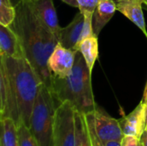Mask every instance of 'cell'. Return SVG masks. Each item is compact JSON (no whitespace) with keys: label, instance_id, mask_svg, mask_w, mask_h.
Returning <instances> with one entry per match:
<instances>
[{"label":"cell","instance_id":"cell-9","mask_svg":"<svg viewBox=\"0 0 147 146\" xmlns=\"http://www.w3.org/2000/svg\"><path fill=\"white\" fill-rule=\"evenodd\" d=\"M30 3L40 22L59 41L62 28H60L59 24L58 15L53 5V1L35 0Z\"/></svg>","mask_w":147,"mask_h":146},{"label":"cell","instance_id":"cell-24","mask_svg":"<svg viewBox=\"0 0 147 146\" xmlns=\"http://www.w3.org/2000/svg\"><path fill=\"white\" fill-rule=\"evenodd\" d=\"M142 102L147 106V83L146 88H145V91H144V96H143V99Z\"/></svg>","mask_w":147,"mask_h":146},{"label":"cell","instance_id":"cell-15","mask_svg":"<svg viewBox=\"0 0 147 146\" xmlns=\"http://www.w3.org/2000/svg\"><path fill=\"white\" fill-rule=\"evenodd\" d=\"M0 146H21L18 137V128L15 121L10 118H4L0 120Z\"/></svg>","mask_w":147,"mask_h":146},{"label":"cell","instance_id":"cell-12","mask_svg":"<svg viewBox=\"0 0 147 146\" xmlns=\"http://www.w3.org/2000/svg\"><path fill=\"white\" fill-rule=\"evenodd\" d=\"M116 9L134 23L146 35L147 39V30L146 21L142 10V4L145 0H115Z\"/></svg>","mask_w":147,"mask_h":146},{"label":"cell","instance_id":"cell-7","mask_svg":"<svg viewBox=\"0 0 147 146\" xmlns=\"http://www.w3.org/2000/svg\"><path fill=\"white\" fill-rule=\"evenodd\" d=\"M77 51L68 49L63 46L59 42L55 46L51 53L47 65L53 77L65 78L72 71Z\"/></svg>","mask_w":147,"mask_h":146},{"label":"cell","instance_id":"cell-18","mask_svg":"<svg viewBox=\"0 0 147 146\" xmlns=\"http://www.w3.org/2000/svg\"><path fill=\"white\" fill-rule=\"evenodd\" d=\"M17 128L21 146H39L28 126L24 124H21Z\"/></svg>","mask_w":147,"mask_h":146},{"label":"cell","instance_id":"cell-19","mask_svg":"<svg viewBox=\"0 0 147 146\" xmlns=\"http://www.w3.org/2000/svg\"><path fill=\"white\" fill-rule=\"evenodd\" d=\"M79 11L83 15H94V11L100 0H77Z\"/></svg>","mask_w":147,"mask_h":146},{"label":"cell","instance_id":"cell-4","mask_svg":"<svg viewBox=\"0 0 147 146\" xmlns=\"http://www.w3.org/2000/svg\"><path fill=\"white\" fill-rule=\"evenodd\" d=\"M58 106L51 89L46 84L41 83L34 104L28 127L39 146H54L53 121Z\"/></svg>","mask_w":147,"mask_h":146},{"label":"cell","instance_id":"cell-26","mask_svg":"<svg viewBox=\"0 0 147 146\" xmlns=\"http://www.w3.org/2000/svg\"><path fill=\"white\" fill-rule=\"evenodd\" d=\"M145 3L146 4V6H147V0H145Z\"/></svg>","mask_w":147,"mask_h":146},{"label":"cell","instance_id":"cell-22","mask_svg":"<svg viewBox=\"0 0 147 146\" xmlns=\"http://www.w3.org/2000/svg\"><path fill=\"white\" fill-rule=\"evenodd\" d=\"M62 2L65 3L66 4L71 6V7H74V8H78V3L77 0H61Z\"/></svg>","mask_w":147,"mask_h":146},{"label":"cell","instance_id":"cell-13","mask_svg":"<svg viewBox=\"0 0 147 146\" xmlns=\"http://www.w3.org/2000/svg\"><path fill=\"white\" fill-rule=\"evenodd\" d=\"M115 0H100L93 15V29L98 36L116 11Z\"/></svg>","mask_w":147,"mask_h":146},{"label":"cell","instance_id":"cell-1","mask_svg":"<svg viewBox=\"0 0 147 146\" xmlns=\"http://www.w3.org/2000/svg\"><path fill=\"white\" fill-rule=\"evenodd\" d=\"M41 84L26 58H0V120L12 119L17 127H29L34 104Z\"/></svg>","mask_w":147,"mask_h":146},{"label":"cell","instance_id":"cell-11","mask_svg":"<svg viewBox=\"0 0 147 146\" xmlns=\"http://www.w3.org/2000/svg\"><path fill=\"white\" fill-rule=\"evenodd\" d=\"M84 23V16L79 11L73 20L61 29L59 42L65 47L78 51V46L82 39V33Z\"/></svg>","mask_w":147,"mask_h":146},{"label":"cell","instance_id":"cell-17","mask_svg":"<svg viewBox=\"0 0 147 146\" xmlns=\"http://www.w3.org/2000/svg\"><path fill=\"white\" fill-rule=\"evenodd\" d=\"M16 9L10 0H0V25L10 26L15 21Z\"/></svg>","mask_w":147,"mask_h":146},{"label":"cell","instance_id":"cell-10","mask_svg":"<svg viewBox=\"0 0 147 146\" xmlns=\"http://www.w3.org/2000/svg\"><path fill=\"white\" fill-rule=\"evenodd\" d=\"M26 58L17 34L10 26L0 25V58Z\"/></svg>","mask_w":147,"mask_h":146},{"label":"cell","instance_id":"cell-25","mask_svg":"<svg viewBox=\"0 0 147 146\" xmlns=\"http://www.w3.org/2000/svg\"><path fill=\"white\" fill-rule=\"evenodd\" d=\"M25 1H27V2H29V3H33V2H34L35 0H25Z\"/></svg>","mask_w":147,"mask_h":146},{"label":"cell","instance_id":"cell-21","mask_svg":"<svg viewBox=\"0 0 147 146\" xmlns=\"http://www.w3.org/2000/svg\"><path fill=\"white\" fill-rule=\"evenodd\" d=\"M91 142L93 146H121V141H118V140H111L106 143H99L93 140H91Z\"/></svg>","mask_w":147,"mask_h":146},{"label":"cell","instance_id":"cell-8","mask_svg":"<svg viewBox=\"0 0 147 146\" xmlns=\"http://www.w3.org/2000/svg\"><path fill=\"white\" fill-rule=\"evenodd\" d=\"M147 106L141 101L127 115L119 120L123 135L134 136L139 139L146 129Z\"/></svg>","mask_w":147,"mask_h":146},{"label":"cell","instance_id":"cell-14","mask_svg":"<svg viewBox=\"0 0 147 146\" xmlns=\"http://www.w3.org/2000/svg\"><path fill=\"white\" fill-rule=\"evenodd\" d=\"M78 51H79L90 70V72L92 74V71L95 65V63L98 58V36L94 34L93 35L84 39L81 40L78 46Z\"/></svg>","mask_w":147,"mask_h":146},{"label":"cell","instance_id":"cell-23","mask_svg":"<svg viewBox=\"0 0 147 146\" xmlns=\"http://www.w3.org/2000/svg\"><path fill=\"white\" fill-rule=\"evenodd\" d=\"M140 141H141L143 146H147V129L145 130L142 136L140 137Z\"/></svg>","mask_w":147,"mask_h":146},{"label":"cell","instance_id":"cell-6","mask_svg":"<svg viewBox=\"0 0 147 146\" xmlns=\"http://www.w3.org/2000/svg\"><path fill=\"white\" fill-rule=\"evenodd\" d=\"M77 109L69 102L60 103L54 114V146H75Z\"/></svg>","mask_w":147,"mask_h":146},{"label":"cell","instance_id":"cell-16","mask_svg":"<svg viewBox=\"0 0 147 146\" xmlns=\"http://www.w3.org/2000/svg\"><path fill=\"white\" fill-rule=\"evenodd\" d=\"M75 146H93L84 114L76 113V141Z\"/></svg>","mask_w":147,"mask_h":146},{"label":"cell","instance_id":"cell-20","mask_svg":"<svg viewBox=\"0 0 147 146\" xmlns=\"http://www.w3.org/2000/svg\"><path fill=\"white\" fill-rule=\"evenodd\" d=\"M121 146H143L140 139L134 137L125 135L121 140Z\"/></svg>","mask_w":147,"mask_h":146},{"label":"cell","instance_id":"cell-2","mask_svg":"<svg viewBox=\"0 0 147 146\" xmlns=\"http://www.w3.org/2000/svg\"><path fill=\"white\" fill-rule=\"evenodd\" d=\"M16 9V15L10 27L20 38L25 57L41 83L51 89L53 77L48 68L47 60L59 41L40 22L30 3L19 0Z\"/></svg>","mask_w":147,"mask_h":146},{"label":"cell","instance_id":"cell-5","mask_svg":"<svg viewBox=\"0 0 147 146\" xmlns=\"http://www.w3.org/2000/svg\"><path fill=\"white\" fill-rule=\"evenodd\" d=\"M84 117L91 140L99 143L122 140L124 135L119 120L110 117L98 108L84 114Z\"/></svg>","mask_w":147,"mask_h":146},{"label":"cell","instance_id":"cell-3","mask_svg":"<svg viewBox=\"0 0 147 146\" xmlns=\"http://www.w3.org/2000/svg\"><path fill=\"white\" fill-rule=\"evenodd\" d=\"M91 73L79 51H77L71 73L65 78L53 77L51 91L58 105L71 102L82 114L95 110L96 104L91 85Z\"/></svg>","mask_w":147,"mask_h":146}]
</instances>
